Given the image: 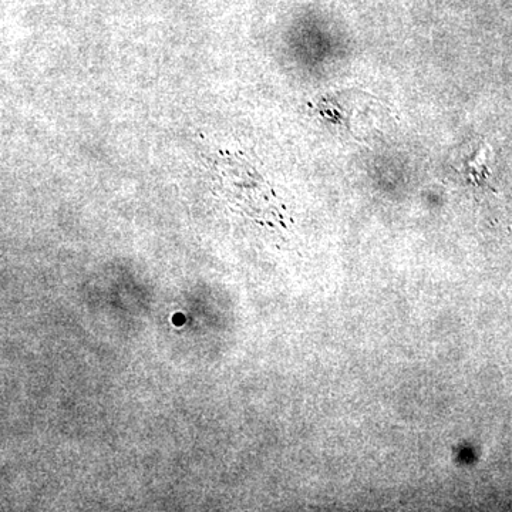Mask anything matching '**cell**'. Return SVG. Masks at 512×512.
I'll use <instances>...</instances> for the list:
<instances>
[{
    "instance_id": "obj_1",
    "label": "cell",
    "mask_w": 512,
    "mask_h": 512,
    "mask_svg": "<svg viewBox=\"0 0 512 512\" xmlns=\"http://www.w3.org/2000/svg\"><path fill=\"white\" fill-rule=\"evenodd\" d=\"M490 158L491 147L484 141L473 140L454 151L451 165L467 185L487 188L491 177Z\"/></svg>"
}]
</instances>
